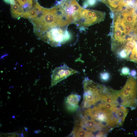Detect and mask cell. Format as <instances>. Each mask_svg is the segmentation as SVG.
Wrapping results in <instances>:
<instances>
[{
    "instance_id": "2e32d148",
    "label": "cell",
    "mask_w": 137,
    "mask_h": 137,
    "mask_svg": "<svg viewBox=\"0 0 137 137\" xmlns=\"http://www.w3.org/2000/svg\"><path fill=\"white\" fill-rule=\"evenodd\" d=\"M6 3L10 4H13L15 0H3Z\"/></svg>"
},
{
    "instance_id": "9a60e30c",
    "label": "cell",
    "mask_w": 137,
    "mask_h": 137,
    "mask_svg": "<svg viewBox=\"0 0 137 137\" xmlns=\"http://www.w3.org/2000/svg\"><path fill=\"white\" fill-rule=\"evenodd\" d=\"M130 75L133 77H136L137 75V73L136 71L134 70H133L131 71L130 73Z\"/></svg>"
},
{
    "instance_id": "ba28073f",
    "label": "cell",
    "mask_w": 137,
    "mask_h": 137,
    "mask_svg": "<svg viewBox=\"0 0 137 137\" xmlns=\"http://www.w3.org/2000/svg\"><path fill=\"white\" fill-rule=\"evenodd\" d=\"M78 73V71L65 64L56 67L53 71L51 75V86L55 85L70 76Z\"/></svg>"
},
{
    "instance_id": "277c9868",
    "label": "cell",
    "mask_w": 137,
    "mask_h": 137,
    "mask_svg": "<svg viewBox=\"0 0 137 137\" xmlns=\"http://www.w3.org/2000/svg\"><path fill=\"white\" fill-rule=\"evenodd\" d=\"M117 101L119 104L132 109L137 105V79L129 76L123 88L118 91Z\"/></svg>"
},
{
    "instance_id": "30bf717a",
    "label": "cell",
    "mask_w": 137,
    "mask_h": 137,
    "mask_svg": "<svg viewBox=\"0 0 137 137\" xmlns=\"http://www.w3.org/2000/svg\"><path fill=\"white\" fill-rule=\"evenodd\" d=\"M80 98V96L76 94H72L68 96L65 101L67 110L70 112L76 111L78 108Z\"/></svg>"
},
{
    "instance_id": "5b68a950",
    "label": "cell",
    "mask_w": 137,
    "mask_h": 137,
    "mask_svg": "<svg viewBox=\"0 0 137 137\" xmlns=\"http://www.w3.org/2000/svg\"><path fill=\"white\" fill-rule=\"evenodd\" d=\"M104 12L83 8L76 24L80 30L103 21L105 17Z\"/></svg>"
},
{
    "instance_id": "6da1fadb",
    "label": "cell",
    "mask_w": 137,
    "mask_h": 137,
    "mask_svg": "<svg viewBox=\"0 0 137 137\" xmlns=\"http://www.w3.org/2000/svg\"><path fill=\"white\" fill-rule=\"evenodd\" d=\"M42 7L37 0H15L14 4L11 5V15L15 19H32L37 16Z\"/></svg>"
},
{
    "instance_id": "9c48e42d",
    "label": "cell",
    "mask_w": 137,
    "mask_h": 137,
    "mask_svg": "<svg viewBox=\"0 0 137 137\" xmlns=\"http://www.w3.org/2000/svg\"><path fill=\"white\" fill-rule=\"evenodd\" d=\"M133 0H100L106 5L113 13L120 11L130 6Z\"/></svg>"
},
{
    "instance_id": "8fae6325",
    "label": "cell",
    "mask_w": 137,
    "mask_h": 137,
    "mask_svg": "<svg viewBox=\"0 0 137 137\" xmlns=\"http://www.w3.org/2000/svg\"><path fill=\"white\" fill-rule=\"evenodd\" d=\"M70 136L74 137H94V134L83 129L76 121L70 134Z\"/></svg>"
},
{
    "instance_id": "3957f363",
    "label": "cell",
    "mask_w": 137,
    "mask_h": 137,
    "mask_svg": "<svg viewBox=\"0 0 137 137\" xmlns=\"http://www.w3.org/2000/svg\"><path fill=\"white\" fill-rule=\"evenodd\" d=\"M67 27L57 26L50 28L36 36L38 39L52 46H60L71 38V35L67 30Z\"/></svg>"
},
{
    "instance_id": "4fadbf2b",
    "label": "cell",
    "mask_w": 137,
    "mask_h": 137,
    "mask_svg": "<svg viewBox=\"0 0 137 137\" xmlns=\"http://www.w3.org/2000/svg\"><path fill=\"white\" fill-rule=\"evenodd\" d=\"M110 75L107 72H104L101 73L100 77L101 80L103 81H107L110 78Z\"/></svg>"
},
{
    "instance_id": "8992f818",
    "label": "cell",
    "mask_w": 137,
    "mask_h": 137,
    "mask_svg": "<svg viewBox=\"0 0 137 137\" xmlns=\"http://www.w3.org/2000/svg\"><path fill=\"white\" fill-rule=\"evenodd\" d=\"M56 3L75 24L83 8L80 5L77 0H61Z\"/></svg>"
},
{
    "instance_id": "5bb4252c",
    "label": "cell",
    "mask_w": 137,
    "mask_h": 137,
    "mask_svg": "<svg viewBox=\"0 0 137 137\" xmlns=\"http://www.w3.org/2000/svg\"><path fill=\"white\" fill-rule=\"evenodd\" d=\"M121 73L122 75H127L130 74V70L127 67H123L121 70Z\"/></svg>"
},
{
    "instance_id": "52a82bcc",
    "label": "cell",
    "mask_w": 137,
    "mask_h": 137,
    "mask_svg": "<svg viewBox=\"0 0 137 137\" xmlns=\"http://www.w3.org/2000/svg\"><path fill=\"white\" fill-rule=\"evenodd\" d=\"M76 121L83 129L89 132L92 133H97V135L99 132L101 131L107 134L110 130L108 128L102 124L94 120L85 118L80 113H78Z\"/></svg>"
},
{
    "instance_id": "7a4b0ae2",
    "label": "cell",
    "mask_w": 137,
    "mask_h": 137,
    "mask_svg": "<svg viewBox=\"0 0 137 137\" xmlns=\"http://www.w3.org/2000/svg\"><path fill=\"white\" fill-rule=\"evenodd\" d=\"M83 98L81 108L87 109L99 103L105 86L85 77L83 81Z\"/></svg>"
},
{
    "instance_id": "7c38bea8",
    "label": "cell",
    "mask_w": 137,
    "mask_h": 137,
    "mask_svg": "<svg viewBox=\"0 0 137 137\" xmlns=\"http://www.w3.org/2000/svg\"><path fill=\"white\" fill-rule=\"evenodd\" d=\"M96 0H86L83 3V7L86 8L88 6H92L95 5Z\"/></svg>"
}]
</instances>
